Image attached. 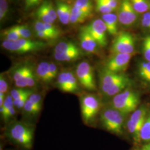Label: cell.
<instances>
[{
  "instance_id": "obj_1",
  "label": "cell",
  "mask_w": 150,
  "mask_h": 150,
  "mask_svg": "<svg viewBox=\"0 0 150 150\" xmlns=\"http://www.w3.org/2000/svg\"><path fill=\"white\" fill-rule=\"evenodd\" d=\"M6 138L12 144L24 149L32 148L34 138L32 126L21 121H12L7 123L5 129Z\"/></svg>"
},
{
  "instance_id": "obj_2",
  "label": "cell",
  "mask_w": 150,
  "mask_h": 150,
  "mask_svg": "<svg viewBox=\"0 0 150 150\" xmlns=\"http://www.w3.org/2000/svg\"><path fill=\"white\" fill-rule=\"evenodd\" d=\"M139 102V94L129 87L113 97L111 106L126 115L135 111Z\"/></svg>"
},
{
  "instance_id": "obj_3",
  "label": "cell",
  "mask_w": 150,
  "mask_h": 150,
  "mask_svg": "<svg viewBox=\"0 0 150 150\" xmlns=\"http://www.w3.org/2000/svg\"><path fill=\"white\" fill-rule=\"evenodd\" d=\"M1 45L6 51L11 53L25 54L42 50L47 45L42 41L21 38L15 41L4 40Z\"/></svg>"
},
{
  "instance_id": "obj_4",
  "label": "cell",
  "mask_w": 150,
  "mask_h": 150,
  "mask_svg": "<svg viewBox=\"0 0 150 150\" xmlns=\"http://www.w3.org/2000/svg\"><path fill=\"white\" fill-rule=\"evenodd\" d=\"M125 115L111 106L104 108L100 115V121L108 131L117 135L123 134Z\"/></svg>"
},
{
  "instance_id": "obj_5",
  "label": "cell",
  "mask_w": 150,
  "mask_h": 150,
  "mask_svg": "<svg viewBox=\"0 0 150 150\" xmlns=\"http://www.w3.org/2000/svg\"><path fill=\"white\" fill-rule=\"evenodd\" d=\"M82 117L86 124L91 123L96 117L101 108V103L96 96L85 94L81 97Z\"/></svg>"
},
{
  "instance_id": "obj_6",
  "label": "cell",
  "mask_w": 150,
  "mask_h": 150,
  "mask_svg": "<svg viewBox=\"0 0 150 150\" xmlns=\"http://www.w3.org/2000/svg\"><path fill=\"white\" fill-rule=\"evenodd\" d=\"M75 74L81 87L87 91L97 90L94 71L91 64L87 61H82L76 68Z\"/></svg>"
},
{
  "instance_id": "obj_7",
  "label": "cell",
  "mask_w": 150,
  "mask_h": 150,
  "mask_svg": "<svg viewBox=\"0 0 150 150\" xmlns=\"http://www.w3.org/2000/svg\"><path fill=\"white\" fill-rule=\"evenodd\" d=\"M148 113L147 107L142 106L132 113L127 122L128 131L136 142L139 141V132Z\"/></svg>"
},
{
  "instance_id": "obj_8",
  "label": "cell",
  "mask_w": 150,
  "mask_h": 150,
  "mask_svg": "<svg viewBox=\"0 0 150 150\" xmlns=\"http://www.w3.org/2000/svg\"><path fill=\"white\" fill-rule=\"evenodd\" d=\"M135 39L128 32L118 33L113 42L111 52L112 54H133L135 50Z\"/></svg>"
},
{
  "instance_id": "obj_9",
  "label": "cell",
  "mask_w": 150,
  "mask_h": 150,
  "mask_svg": "<svg viewBox=\"0 0 150 150\" xmlns=\"http://www.w3.org/2000/svg\"><path fill=\"white\" fill-rule=\"evenodd\" d=\"M56 86L64 92L75 93L80 90V85L75 73L70 70L61 71L57 77Z\"/></svg>"
},
{
  "instance_id": "obj_10",
  "label": "cell",
  "mask_w": 150,
  "mask_h": 150,
  "mask_svg": "<svg viewBox=\"0 0 150 150\" xmlns=\"http://www.w3.org/2000/svg\"><path fill=\"white\" fill-rule=\"evenodd\" d=\"M117 16L118 22L122 26L129 28L136 24L139 15L134 9L129 0H121Z\"/></svg>"
},
{
  "instance_id": "obj_11",
  "label": "cell",
  "mask_w": 150,
  "mask_h": 150,
  "mask_svg": "<svg viewBox=\"0 0 150 150\" xmlns=\"http://www.w3.org/2000/svg\"><path fill=\"white\" fill-rule=\"evenodd\" d=\"M133 54H113L105 64L104 70L116 74H122L127 69Z\"/></svg>"
},
{
  "instance_id": "obj_12",
  "label": "cell",
  "mask_w": 150,
  "mask_h": 150,
  "mask_svg": "<svg viewBox=\"0 0 150 150\" xmlns=\"http://www.w3.org/2000/svg\"><path fill=\"white\" fill-rule=\"evenodd\" d=\"M85 28L96 41L100 47L107 46V28L102 19H95L85 26Z\"/></svg>"
},
{
  "instance_id": "obj_13",
  "label": "cell",
  "mask_w": 150,
  "mask_h": 150,
  "mask_svg": "<svg viewBox=\"0 0 150 150\" xmlns=\"http://www.w3.org/2000/svg\"><path fill=\"white\" fill-rule=\"evenodd\" d=\"M125 75L123 74L113 73L103 69L100 76V87L102 94L105 95Z\"/></svg>"
},
{
  "instance_id": "obj_14",
  "label": "cell",
  "mask_w": 150,
  "mask_h": 150,
  "mask_svg": "<svg viewBox=\"0 0 150 150\" xmlns=\"http://www.w3.org/2000/svg\"><path fill=\"white\" fill-rule=\"evenodd\" d=\"M80 43L81 48L87 53L97 54L99 53L100 46L96 41L87 31L85 27H82L79 35Z\"/></svg>"
},
{
  "instance_id": "obj_15",
  "label": "cell",
  "mask_w": 150,
  "mask_h": 150,
  "mask_svg": "<svg viewBox=\"0 0 150 150\" xmlns=\"http://www.w3.org/2000/svg\"><path fill=\"white\" fill-rule=\"evenodd\" d=\"M32 69L31 66L27 64H20L15 68L12 77L16 87L27 88L26 79Z\"/></svg>"
},
{
  "instance_id": "obj_16",
  "label": "cell",
  "mask_w": 150,
  "mask_h": 150,
  "mask_svg": "<svg viewBox=\"0 0 150 150\" xmlns=\"http://www.w3.org/2000/svg\"><path fill=\"white\" fill-rule=\"evenodd\" d=\"M102 20L104 22L108 33L111 36L118 35V19L117 15L111 12L102 15Z\"/></svg>"
},
{
  "instance_id": "obj_17",
  "label": "cell",
  "mask_w": 150,
  "mask_h": 150,
  "mask_svg": "<svg viewBox=\"0 0 150 150\" xmlns=\"http://www.w3.org/2000/svg\"><path fill=\"white\" fill-rule=\"evenodd\" d=\"M72 7L69 4L61 1L57 2L56 12L60 22L64 25L70 23V16Z\"/></svg>"
},
{
  "instance_id": "obj_18",
  "label": "cell",
  "mask_w": 150,
  "mask_h": 150,
  "mask_svg": "<svg viewBox=\"0 0 150 150\" xmlns=\"http://www.w3.org/2000/svg\"><path fill=\"white\" fill-rule=\"evenodd\" d=\"M131 84V80L127 76L125 75L123 78L114 85L104 96L107 97L115 96L119 93L129 88Z\"/></svg>"
},
{
  "instance_id": "obj_19",
  "label": "cell",
  "mask_w": 150,
  "mask_h": 150,
  "mask_svg": "<svg viewBox=\"0 0 150 150\" xmlns=\"http://www.w3.org/2000/svg\"><path fill=\"white\" fill-rule=\"evenodd\" d=\"M34 28L35 32H45L51 34L57 38L61 35L59 29L54 26V24L44 23L40 21H37L34 24Z\"/></svg>"
},
{
  "instance_id": "obj_20",
  "label": "cell",
  "mask_w": 150,
  "mask_h": 150,
  "mask_svg": "<svg viewBox=\"0 0 150 150\" xmlns=\"http://www.w3.org/2000/svg\"><path fill=\"white\" fill-rule=\"evenodd\" d=\"M38 80L43 83H50L49 80V62L42 61L38 64L36 69Z\"/></svg>"
},
{
  "instance_id": "obj_21",
  "label": "cell",
  "mask_w": 150,
  "mask_h": 150,
  "mask_svg": "<svg viewBox=\"0 0 150 150\" xmlns=\"http://www.w3.org/2000/svg\"><path fill=\"white\" fill-rule=\"evenodd\" d=\"M137 74L145 83L150 85V61H140L137 65Z\"/></svg>"
},
{
  "instance_id": "obj_22",
  "label": "cell",
  "mask_w": 150,
  "mask_h": 150,
  "mask_svg": "<svg viewBox=\"0 0 150 150\" xmlns=\"http://www.w3.org/2000/svg\"><path fill=\"white\" fill-rule=\"evenodd\" d=\"M75 43L71 41H62L58 43L54 48V54H64L80 50Z\"/></svg>"
},
{
  "instance_id": "obj_23",
  "label": "cell",
  "mask_w": 150,
  "mask_h": 150,
  "mask_svg": "<svg viewBox=\"0 0 150 150\" xmlns=\"http://www.w3.org/2000/svg\"><path fill=\"white\" fill-rule=\"evenodd\" d=\"M82 56V51L80 50L64 54H54V59L60 62H69L79 59Z\"/></svg>"
},
{
  "instance_id": "obj_24",
  "label": "cell",
  "mask_w": 150,
  "mask_h": 150,
  "mask_svg": "<svg viewBox=\"0 0 150 150\" xmlns=\"http://www.w3.org/2000/svg\"><path fill=\"white\" fill-rule=\"evenodd\" d=\"M91 15L83 11H81L73 6L71 9V13L70 16V23L72 24H76L82 23L90 17Z\"/></svg>"
},
{
  "instance_id": "obj_25",
  "label": "cell",
  "mask_w": 150,
  "mask_h": 150,
  "mask_svg": "<svg viewBox=\"0 0 150 150\" xmlns=\"http://www.w3.org/2000/svg\"><path fill=\"white\" fill-rule=\"evenodd\" d=\"M134 9L139 15L150 11L149 0H129Z\"/></svg>"
},
{
  "instance_id": "obj_26",
  "label": "cell",
  "mask_w": 150,
  "mask_h": 150,
  "mask_svg": "<svg viewBox=\"0 0 150 150\" xmlns=\"http://www.w3.org/2000/svg\"><path fill=\"white\" fill-rule=\"evenodd\" d=\"M150 142V112H149L139 132V141Z\"/></svg>"
},
{
  "instance_id": "obj_27",
  "label": "cell",
  "mask_w": 150,
  "mask_h": 150,
  "mask_svg": "<svg viewBox=\"0 0 150 150\" xmlns=\"http://www.w3.org/2000/svg\"><path fill=\"white\" fill-rule=\"evenodd\" d=\"M74 6L91 15L93 6L91 0H76Z\"/></svg>"
},
{
  "instance_id": "obj_28",
  "label": "cell",
  "mask_w": 150,
  "mask_h": 150,
  "mask_svg": "<svg viewBox=\"0 0 150 150\" xmlns=\"http://www.w3.org/2000/svg\"><path fill=\"white\" fill-rule=\"evenodd\" d=\"M13 106V100L11 97V95L8 93L7 96H6L5 100L3 105L0 107L1 116L4 121L5 120L10 109Z\"/></svg>"
},
{
  "instance_id": "obj_29",
  "label": "cell",
  "mask_w": 150,
  "mask_h": 150,
  "mask_svg": "<svg viewBox=\"0 0 150 150\" xmlns=\"http://www.w3.org/2000/svg\"><path fill=\"white\" fill-rule=\"evenodd\" d=\"M41 108L37 107L28 98L25 103L22 110L24 113L28 116H36L38 115V113L40 112Z\"/></svg>"
},
{
  "instance_id": "obj_30",
  "label": "cell",
  "mask_w": 150,
  "mask_h": 150,
  "mask_svg": "<svg viewBox=\"0 0 150 150\" xmlns=\"http://www.w3.org/2000/svg\"><path fill=\"white\" fill-rule=\"evenodd\" d=\"M43 10L48 14L52 19H53L55 21L58 18L56 10H55L53 5L48 1H45L41 5Z\"/></svg>"
},
{
  "instance_id": "obj_31",
  "label": "cell",
  "mask_w": 150,
  "mask_h": 150,
  "mask_svg": "<svg viewBox=\"0 0 150 150\" xmlns=\"http://www.w3.org/2000/svg\"><path fill=\"white\" fill-rule=\"evenodd\" d=\"M2 36L4 38V40L7 41H15L21 38L13 27L4 30Z\"/></svg>"
},
{
  "instance_id": "obj_32",
  "label": "cell",
  "mask_w": 150,
  "mask_h": 150,
  "mask_svg": "<svg viewBox=\"0 0 150 150\" xmlns=\"http://www.w3.org/2000/svg\"><path fill=\"white\" fill-rule=\"evenodd\" d=\"M36 15L37 16L38 19L39 20V21L43 22L44 23L54 24V20L48 16V14L45 12L41 6L38 7V10L36 12Z\"/></svg>"
},
{
  "instance_id": "obj_33",
  "label": "cell",
  "mask_w": 150,
  "mask_h": 150,
  "mask_svg": "<svg viewBox=\"0 0 150 150\" xmlns=\"http://www.w3.org/2000/svg\"><path fill=\"white\" fill-rule=\"evenodd\" d=\"M95 2L97 10L100 13H102V15L111 13L114 11L104 0H95Z\"/></svg>"
},
{
  "instance_id": "obj_34",
  "label": "cell",
  "mask_w": 150,
  "mask_h": 150,
  "mask_svg": "<svg viewBox=\"0 0 150 150\" xmlns=\"http://www.w3.org/2000/svg\"><path fill=\"white\" fill-rule=\"evenodd\" d=\"M13 27L20 35L21 38L30 39L32 37V33L30 28L23 25H16Z\"/></svg>"
},
{
  "instance_id": "obj_35",
  "label": "cell",
  "mask_w": 150,
  "mask_h": 150,
  "mask_svg": "<svg viewBox=\"0 0 150 150\" xmlns=\"http://www.w3.org/2000/svg\"><path fill=\"white\" fill-rule=\"evenodd\" d=\"M33 92H34L33 89L31 91L27 92L26 94H25L24 95H23L20 98H19L17 100H13V105H14V106L15 107L16 109L22 110L25 103L26 102V101Z\"/></svg>"
},
{
  "instance_id": "obj_36",
  "label": "cell",
  "mask_w": 150,
  "mask_h": 150,
  "mask_svg": "<svg viewBox=\"0 0 150 150\" xmlns=\"http://www.w3.org/2000/svg\"><path fill=\"white\" fill-rule=\"evenodd\" d=\"M32 90H33L32 88H29L15 87L11 90L10 94L11 95L13 100H15L20 98L23 95H24L27 92L31 91Z\"/></svg>"
},
{
  "instance_id": "obj_37",
  "label": "cell",
  "mask_w": 150,
  "mask_h": 150,
  "mask_svg": "<svg viewBox=\"0 0 150 150\" xmlns=\"http://www.w3.org/2000/svg\"><path fill=\"white\" fill-rule=\"evenodd\" d=\"M142 51L145 60L150 61V36H147L144 38Z\"/></svg>"
},
{
  "instance_id": "obj_38",
  "label": "cell",
  "mask_w": 150,
  "mask_h": 150,
  "mask_svg": "<svg viewBox=\"0 0 150 150\" xmlns=\"http://www.w3.org/2000/svg\"><path fill=\"white\" fill-rule=\"evenodd\" d=\"M59 75L58 67L54 62H49V80L51 83Z\"/></svg>"
},
{
  "instance_id": "obj_39",
  "label": "cell",
  "mask_w": 150,
  "mask_h": 150,
  "mask_svg": "<svg viewBox=\"0 0 150 150\" xmlns=\"http://www.w3.org/2000/svg\"><path fill=\"white\" fill-rule=\"evenodd\" d=\"M8 4L7 0H0V21H3L8 13Z\"/></svg>"
},
{
  "instance_id": "obj_40",
  "label": "cell",
  "mask_w": 150,
  "mask_h": 150,
  "mask_svg": "<svg viewBox=\"0 0 150 150\" xmlns=\"http://www.w3.org/2000/svg\"><path fill=\"white\" fill-rule=\"evenodd\" d=\"M29 100L37 107L41 109L42 108V97L40 94L34 92L29 97Z\"/></svg>"
},
{
  "instance_id": "obj_41",
  "label": "cell",
  "mask_w": 150,
  "mask_h": 150,
  "mask_svg": "<svg viewBox=\"0 0 150 150\" xmlns=\"http://www.w3.org/2000/svg\"><path fill=\"white\" fill-rule=\"evenodd\" d=\"M141 26L145 30L150 31V11L144 13L141 20Z\"/></svg>"
},
{
  "instance_id": "obj_42",
  "label": "cell",
  "mask_w": 150,
  "mask_h": 150,
  "mask_svg": "<svg viewBox=\"0 0 150 150\" xmlns=\"http://www.w3.org/2000/svg\"><path fill=\"white\" fill-rule=\"evenodd\" d=\"M8 90V83L4 74L0 76V92L6 93Z\"/></svg>"
},
{
  "instance_id": "obj_43",
  "label": "cell",
  "mask_w": 150,
  "mask_h": 150,
  "mask_svg": "<svg viewBox=\"0 0 150 150\" xmlns=\"http://www.w3.org/2000/svg\"><path fill=\"white\" fill-rule=\"evenodd\" d=\"M36 32V35L38 38H39L41 40H52L56 39L57 38L55 37L54 35L50 34L48 33L45 32Z\"/></svg>"
},
{
  "instance_id": "obj_44",
  "label": "cell",
  "mask_w": 150,
  "mask_h": 150,
  "mask_svg": "<svg viewBox=\"0 0 150 150\" xmlns=\"http://www.w3.org/2000/svg\"><path fill=\"white\" fill-rule=\"evenodd\" d=\"M25 3V7L27 9H30L39 5L42 0H24Z\"/></svg>"
},
{
  "instance_id": "obj_45",
  "label": "cell",
  "mask_w": 150,
  "mask_h": 150,
  "mask_svg": "<svg viewBox=\"0 0 150 150\" xmlns=\"http://www.w3.org/2000/svg\"><path fill=\"white\" fill-rule=\"evenodd\" d=\"M105 2L109 6L113 11L116 10L120 5V3L118 0H104Z\"/></svg>"
},
{
  "instance_id": "obj_46",
  "label": "cell",
  "mask_w": 150,
  "mask_h": 150,
  "mask_svg": "<svg viewBox=\"0 0 150 150\" xmlns=\"http://www.w3.org/2000/svg\"><path fill=\"white\" fill-rule=\"evenodd\" d=\"M136 150H150V142H146L144 145Z\"/></svg>"
},
{
  "instance_id": "obj_47",
  "label": "cell",
  "mask_w": 150,
  "mask_h": 150,
  "mask_svg": "<svg viewBox=\"0 0 150 150\" xmlns=\"http://www.w3.org/2000/svg\"><path fill=\"white\" fill-rule=\"evenodd\" d=\"M5 95V93L0 92V107L3 105L4 101L5 100L6 96Z\"/></svg>"
},
{
  "instance_id": "obj_48",
  "label": "cell",
  "mask_w": 150,
  "mask_h": 150,
  "mask_svg": "<svg viewBox=\"0 0 150 150\" xmlns=\"http://www.w3.org/2000/svg\"><path fill=\"white\" fill-rule=\"evenodd\" d=\"M149 2H150V0H149Z\"/></svg>"
},
{
  "instance_id": "obj_49",
  "label": "cell",
  "mask_w": 150,
  "mask_h": 150,
  "mask_svg": "<svg viewBox=\"0 0 150 150\" xmlns=\"http://www.w3.org/2000/svg\"></svg>"
}]
</instances>
